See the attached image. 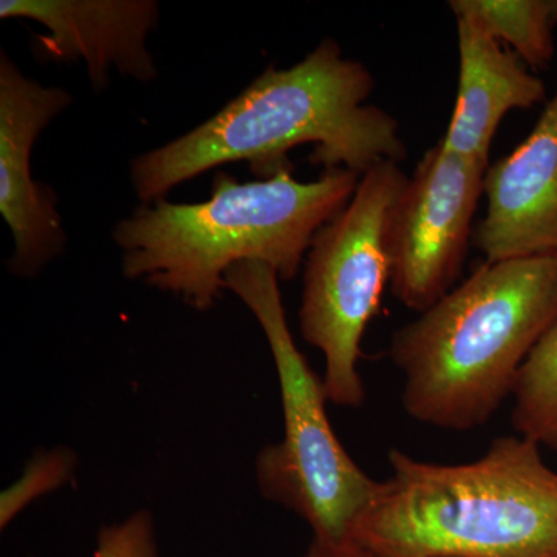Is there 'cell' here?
Here are the masks:
<instances>
[{"label":"cell","instance_id":"7c38bea8","mask_svg":"<svg viewBox=\"0 0 557 557\" xmlns=\"http://www.w3.org/2000/svg\"><path fill=\"white\" fill-rule=\"evenodd\" d=\"M448 5L454 16L478 22L527 67L545 70L555 60L557 0H450Z\"/></svg>","mask_w":557,"mask_h":557},{"label":"cell","instance_id":"3957f363","mask_svg":"<svg viewBox=\"0 0 557 557\" xmlns=\"http://www.w3.org/2000/svg\"><path fill=\"white\" fill-rule=\"evenodd\" d=\"M556 322L557 256L483 263L392 335L403 409L443 431L483 426Z\"/></svg>","mask_w":557,"mask_h":557},{"label":"cell","instance_id":"5b68a950","mask_svg":"<svg viewBox=\"0 0 557 557\" xmlns=\"http://www.w3.org/2000/svg\"><path fill=\"white\" fill-rule=\"evenodd\" d=\"M278 282L276 270L262 262L237 263L225 276V288L258 319L281 387L284 435L260 450L256 480L263 497L306 520L314 537L343 539L379 480L366 474L336 437L324 380L293 339Z\"/></svg>","mask_w":557,"mask_h":557},{"label":"cell","instance_id":"52a82bcc","mask_svg":"<svg viewBox=\"0 0 557 557\" xmlns=\"http://www.w3.org/2000/svg\"><path fill=\"white\" fill-rule=\"evenodd\" d=\"M491 163L449 152H424L395 205L388 225L395 298L423 313L456 287Z\"/></svg>","mask_w":557,"mask_h":557},{"label":"cell","instance_id":"9a60e30c","mask_svg":"<svg viewBox=\"0 0 557 557\" xmlns=\"http://www.w3.org/2000/svg\"><path fill=\"white\" fill-rule=\"evenodd\" d=\"M94 557H159L156 520L148 511L134 512L98 534Z\"/></svg>","mask_w":557,"mask_h":557},{"label":"cell","instance_id":"9c48e42d","mask_svg":"<svg viewBox=\"0 0 557 557\" xmlns=\"http://www.w3.org/2000/svg\"><path fill=\"white\" fill-rule=\"evenodd\" d=\"M485 196L472 244L486 262L557 256V89L530 135L490 164Z\"/></svg>","mask_w":557,"mask_h":557},{"label":"cell","instance_id":"30bf717a","mask_svg":"<svg viewBox=\"0 0 557 557\" xmlns=\"http://www.w3.org/2000/svg\"><path fill=\"white\" fill-rule=\"evenodd\" d=\"M0 20L44 25L46 35L36 36L44 57L83 60L95 90L108 86L112 69L139 83L159 75L146 46L159 22L153 0H2Z\"/></svg>","mask_w":557,"mask_h":557},{"label":"cell","instance_id":"7a4b0ae2","mask_svg":"<svg viewBox=\"0 0 557 557\" xmlns=\"http://www.w3.org/2000/svg\"><path fill=\"white\" fill-rule=\"evenodd\" d=\"M359 178L343 168L306 183L293 177V166L248 183L219 172L207 201H153L121 220L113 242L123 274L199 311L222 298L226 273L237 263H267L281 281H293L314 236L346 208Z\"/></svg>","mask_w":557,"mask_h":557},{"label":"cell","instance_id":"8992f818","mask_svg":"<svg viewBox=\"0 0 557 557\" xmlns=\"http://www.w3.org/2000/svg\"><path fill=\"white\" fill-rule=\"evenodd\" d=\"M408 175L381 161L359 178L346 208L319 230L304 262L299 329L324 355V387L339 408L366 399L359 373L361 343L391 284L388 225Z\"/></svg>","mask_w":557,"mask_h":557},{"label":"cell","instance_id":"2e32d148","mask_svg":"<svg viewBox=\"0 0 557 557\" xmlns=\"http://www.w3.org/2000/svg\"><path fill=\"white\" fill-rule=\"evenodd\" d=\"M302 557H376L362 547L354 537L313 539L310 548Z\"/></svg>","mask_w":557,"mask_h":557},{"label":"cell","instance_id":"4fadbf2b","mask_svg":"<svg viewBox=\"0 0 557 557\" xmlns=\"http://www.w3.org/2000/svg\"><path fill=\"white\" fill-rule=\"evenodd\" d=\"M511 397L516 434L557 449V322L527 358Z\"/></svg>","mask_w":557,"mask_h":557},{"label":"cell","instance_id":"8fae6325","mask_svg":"<svg viewBox=\"0 0 557 557\" xmlns=\"http://www.w3.org/2000/svg\"><path fill=\"white\" fill-rule=\"evenodd\" d=\"M458 89L448 129L440 145L467 159L490 163L494 135L511 110L547 102V87L515 51L491 38L469 17H456Z\"/></svg>","mask_w":557,"mask_h":557},{"label":"cell","instance_id":"ba28073f","mask_svg":"<svg viewBox=\"0 0 557 557\" xmlns=\"http://www.w3.org/2000/svg\"><path fill=\"white\" fill-rule=\"evenodd\" d=\"M72 104V95L27 78L0 58V214L13 234L9 270L35 277L64 251L67 234L57 196L32 177V152L44 129Z\"/></svg>","mask_w":557,"mask_h":557},{"label":"cell","instance_id":"5bb4252c","mask_svg":"<svg viewBox=\"0 0 557 557\" xmlns=\"http://www.w3.org/2000/svg\"><path fill=\"white\" fill-rule=\"evenodd\" d=\"M73 469L75 457L69 450H47L33 457L21 479L3 491L0 500V527L9 525L30 502L64 485Z\"/></svg>","mask_w":557,"mask_h":557},{"label":"cell","instance_id":"6da1fadb","mask_svg":"<svg viewBox=\"0 0 557 557\" xmlns=\"http://www.w3.org/2000/svg\"><path fill=\"white\" fill-rule=\"evenodd\" d=\"M375 87L361 61L324 39L298 64L269 67L218 115L174 141L138 156L131 182L143 205L175 186L234 161L260 178L292 166L289 150L314 145L310 163L366 174L381 161L408 159L398 121L366 104Z\"/></svg>","mask_w":557,"mask_h":557},{"label":"cell","instance_id":"277c9868","mask_svg":"<svg viewBox=\"0 0 557 557\" xmlns=\"http://www.w3.org/2000/svg\"><path fill=\"white\" fill-rule=\"evenodd\" d=\"M348 536L376 557H557V471L520 435L445 465L399 449Z\"/></svg>","mask_w":557,"mask_h":557}]
</instances>
